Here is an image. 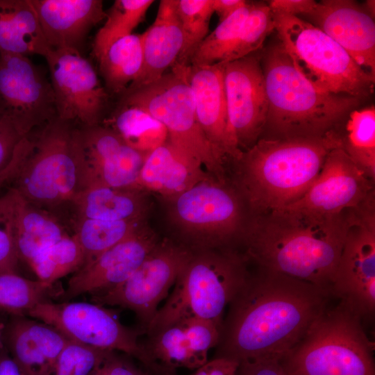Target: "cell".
<instances>
[{
    "mask_svg": "<svg viewBox=\"0 0 375 375\" xmlns=\"http://www.w3.org/2000/svg\"><path fill=\"white\" fill-rule=\"evenodd\" d=\"M177 2L178 0L160 1L153 23L143 33L142 70L127 89H135L156 81L176 62L183 46Z\"/></svg>",
    "mask_w": 375,
    "mask_h": 375,
    "instance_id": "cell-24",
    "label": "cell"
},
{
    "mask_svg": "<svg viewBox=\"0 0 375 375\" xmlns=\"http://www.w3.org/2000/svg\"><path fill=\"white\" fill-rule=\"evenodd\" d=\"M69 339L44 322L12 316L4 326L3 343L22 375H54L58 358Z\"/></svg>",
    "mask_w": 375,
    "mask_h": 375,
    "instance_id": "cell-21",
    "label": "cell"
},
{
    "mask_svg": "<svg viewBox=\"0 0 375 375\" xmlns=\"http://www.w3.org/2000/svg\"><path fill=\"white\" fill-rule=\"evenodd\" d=\"M261 65L268 101L262 138L323 136L338 130L360 102L315 88L296 70L279 41L261 54Z\"/></svg>",
    "mask_w": 375,
    "mask_h": 375,
    "instance_id": "cell-5",
    "label": "cell"
},
{
    "mask_svg": "<svg viewBox=\"0 0 375 375\" xmlns=\"http://www.w3.org/2000/svg\"><path fill=\"white\" fill-rule=\"evenodd\" d=\"M189 66L174 63L156 81L121 94L120 102L138 107L167 132V139L194 157L210 176L225 182L226 160L207 140L198 123Z\"/></svg>",
    "mask_w": 375,
    "mask_h": 375,
    "instance_id": "cell-9",
    "label": "cell"
},
{
    "mask_svg": "<svg viewBox=\"0 0 375 375\" xmlns=\"http://www.w3.org/2000/svg\"><path fill=\"white\" fill-rule=\"evenodd\" d=\"M192 250L169 240L158 242L124 283L94 294L99 305L118 306L133 311L145 330L188 260Z\"/></svg>",
    "mask_w": 375,
    "mask_h": 375,
    "instance_id": "cell-13",
    "label": "cell"
},
{
    "mask_svg": "<svg viewBox=\"0 0 375 375\" xmlns=\"http://www.w3.org/2000/svg\"><path fill=\"white\" fill-rule=\"evenodd\" d=\"M224 63L190 65L188 80L193 93L196 116L207 140L227 160H237L242 152L233 144L228 131L224 83Z\"/></svg>",
    "mask_w": 375,
    "mask_h": 375,
    "instance_id": "cell-20",
    "label": "cell"
},
{
    "mask_svg": "<svg viewBox=\"0 0 375 375\" xmlns=\"http://www.w3.org/2000/svg\"><path fill=\"white\" fill-rule=\"evenodd\" d=\"M247 2L244 0H212V6L220 23L245 6Z\"/></svg>",
    "mask_w": 375,
    "mask_h": 375,
    "instance_id": "cell-48",
    "label": "cell"
},
{
    "mask_svg": "<svg viewBox=\"0 0 375 375\" xmlns=\"http://www.w3.org/2000/svg\"><path fill=\"white\" fill-rule=\"evenodd\" d=\"M341 146L338 130L317 138H261L233 162L234 188L251 215L283 209L307 192L328 153Z\"/></svg>",
    "mask_w": 375,
    "mask_h": 375,
    "instance_id": "cell-4",
    "label": "cell"
},
{
    "mask_svg": "<svg viewBox=\"0 0 375 375\" xmlns=\"http://www.w3.org/2000/svg\"><path fill=\"white\" fill-rule=\"evenodd\" d=\"M373 192L374 182L338 147L328 153L307 192L282 210L311 216L335 215L356 208Z\"/></svg>",
    "mask_w": 375,
    "mask_h": 375,
    "instance_id": "cell-17",
    "label": "cell"
},
{
    "mask_svg": "<svg viewBox=\"0 0 375 375\" xmlns=\"http://www.w3.org/2000/svg\"><path fill=\"white\" fill-rule=\"evenodd\" d=\"M224 63L229 135L233 146L243 152L261 138L267 117L261 56L255 52Z\"/></svg>",
    "mask_w": 375,
    "mask_h": 375,
    "instance_id": "cell-16",
    "label": "cell"
},
{
    "mask_svg": "<svg viewBox=\"0 0 375 375\" xmlns=\"http://www.w3.org/2000/svg\"><path fill=\"white\" fill-rule=\"evenodd\" d=\"M5 324L2 322H0V351L3 347V332L4 329Z\"/></svg>",
    "mask_w": 375,
    "mask_h": 375,
    "instance_id": "cell-51",
    "label": "cell"
},
{
    "mask_svg": "<svg viewBox=\"0 0 375 375\" xmlns=\"http://www.w3.org/2000/svg\"><path fill=\"white\" fill-rule=\"evenodd\" d=\"M85 262L83 249L74 236L62 238L40 252L28 265L38 280L53 285Z\"/></svg>",
    "mask_w": 375,
    "mask_h": 375,
    "instance_id": "cell-35",
    "label": "cell"
},
{
    "mask_svg": "<svg viewBox=\"0 0 375 375\" xmlns=\"http://www.w3.org/2000/svg\"><path fill=\"white\" fill-rule=\"evenodd\" d=\"M153 3V0L115 1L106 11L105 23L94 38L93 52L96 58L115 41L132 34Z\"/></svg>",
    "mask_w": 375,
    "mask_h": 375,
    "instance_id": "cell-36",
    "label": "cell"
},
{
    "mask_svg": "<svg viewBox=\"0 0 375 375\" xmlns=\"http://www.w3.org/2000/svg\"><path fill=\"white\" fill-rule=\"evenodd\" d=\"M243 253L231 248L192 250L165 303L147 326V335L189 317L222 328L225 308L250 273Z\"/></svg>",
    "mask_w": 375,
    "mask_h": 375,
    "instance_id": "cell-6",
    "label": "cell"
},
{
    "mask_svg": "<svg viewBox=\"0 0 375 375\" xmlns=\"http://www.w3.org/2000/svg\"><path fill=\"white\" fill-rule=\"evenodd\" d=\"M0 115L24 137L57 117L50 81L27 56L0 52Z\"/></svg>",
    "mask_w": 375,
    "mask_h": 375,
    "instance_id": "cell-15",
    "label": "cell"
},
{
    "mask_svg": "<svg viewBox=\"0 0 375 375\" xmlns=\"http://www.w3.org/2000/svg\"><path fill=\"white\" fill-rule=\"evenodd\" d=\"M51 50L30 0H0V52L45 57Z\"/></svg>",
    "mask_w": 375,
    "mask_h": 375,
    "instance_id": "cell-27",
    "label": "cell"
},
{
    "mask_svg": "<svg viewBox=\"0 0 375 375\" xmlns=\"http://www.w3.org/2000/svg\"><path fill=\"white\" fill-rule=\"evenodd\" d=\"M312 24L340 45L366 72L375 76V23L351 0H323L305 15Z\"/></svg>",
    "mask_w": 375,
    "mask_h": 375,
    "instance_id": "cell-19",
    "label": "cell"
},
{
    "mask_svg": "<svg viewBox=\"0 0 375 375\" xmlns=\"http://www.w3.org/2000/svg\"><path fill=\"white\" fill-rule=\"evenodd\" d=\"M53 285L26 278L17 272H0V311L12 316L28 315L39 303L51 300Z\"/></svg>",
    "mask_w": 375,
    "mask_h": 375,
    "instance_id": "cell-34",
    "label": "cell"
},
{
    "mask_svg": "<svg viewBox=\"0 0 375 375\" xmlns=\"http://www.w3.org/2000/svg\"><path fill=\"white\" fill-rule=\"evenodd\" d=\"M148 153L124 142L92 167L90 170L92 183L119 189H138V181Z\"/></svg>",
    "mask_w": 375,
    "mask_h": 375,
    "instance_id": "cell-33",
    "label": "cell"
},
{
    "mask_svg": "<svg viewBox=\"0 0 375 375\" xmlns=\"http://www.w3.org/2000/svg\"><path fill=\"white\" fill-rule=\"evenodd\" d=\"M147 335L144 345L148 355L170 375L177 368L195 370L206 363L194 351L181 322Z\"/></svg>",
    "mask_w": 375,
    "mask_h": 375,
    "instance_id": "cell-31",
    "label": "cell"
},
{
    "mask_svg": "<svg viewBox=\"0 0 375 375\" xmlns=\"http://www.w3.org/2000/svg\"><path fill=\"white\" fill-rule=\"evenodd\" d=\"M0 375H22L18 366L4 346L0 351Z\"/></svg>",
    "mask_w": 375,
    "mask_h": 375,
    "instance_id": "cell-49",
    "label": "cell"
},
{
    "mask_svg": "<svg viewBox=\"0 0 375 375\" xmlns=\"http://www.w3.org/2000/svg\"><path fill=\"white\" fill-rule=\"evenodd\" d=\"M363 9L369 14L372 18L374 19L375 15V1L374 0H367L362 6Z\"/></svg>",
    "mask_w": 375,
    "mask_h": 375,
    "instance_id": "cell-50",
    "label": "cell"
},
{
    "mask_svg": "<svg viewBox=\"0 0 375 375\" xmlns=\"http://www.w3.org/2000/svg\"><path fill=\"white\" fill-rule=\"evenodd\" d=\"M331 294L311 283L262 269L228 304L215 358L281 360L328 307Z\"/></svg>",
    "mask_w": 375,
    "mask_h": 375,
    "instance_id": "cell-1",
    "label": "cell"
},
{
    "mask_svg": "<svg viewBox=\"0 0 375 375\" xmlns=\"http://www.w3.org/2000/svg\"><path fill=\"white\" fill-rule=\"evenodd\" d=\"M274 30L272 12L268 4L251 2L249 13L240 34L223 62L235 60L257 52Z\"/></svg>",
    "mask_w": 375,
    "mask_h": 375,
    "instance_id": "cell-39",
    "label": "cell"
},
{
    "mask_svg": "<svg viewBox=\"0 0 375 375\" xmlns=\"http://www.w3.org/2000/svg\"><path fill=\"white\" fill-rule=\"evenodd\" d=\"M332 297L361 317L375 310V196L351 209L350 224L331 286Z\"/></svg>",
    "mask_w": 375,
    "mask_h": 375,
    "instance_id": "cell-12",
    "label": "cell"
},
{
    "mask_svg": "<svg viewBox=\"0 0 375 375\" xmlns=\"http://www.w3.org/2000/svg\"><path fill=\"white\" fill-rule=\"evenodd\" d=\"M177 12L183 33V46L175 63L188 65L208 35L214 13L212 0H178Z\"/></svg>",
    "mask_w": 375,
    "mask_h": 375,
    "instance_id": "cell-37",
    "label": "cell"
},
{
    "mask_svg": "<svg viewBox=\"0 0 375 375\" xmlns=\"http://www.w3.org/2000/svg\"><path fill=\"white\" fill-rule=\"evenodd\" d=\"M351 214L349 209L319 217L281 209L251 215L240 239L243 254L260 269L311 283L331 294Z\"/></svg>",
    "mask_w": 375,
    "mask_h": 375,
    "instance_id": "cell-2",
    "label": "cell"
},
{
    "mask_svg": "<svg viewBox=\"0 0 375 375\" xmlns=\"http://www.w3.org/2000/svg\"><path fill=\"white\" fill-rule=\"evenodd\" d=\"M15 192V244L19 260L29 265L44 249L73 233L60 217Z\"/></svg>",
    "mask_w": 375,
    "mask_h": 375,
    "instance_id": "cell-25",
    "label": "cell"
},
{
    "mask_svg": "<svg viewBox=\"0 0 375 375\" xmlns=\"http://www.w3.org/2000/svg\"><path fill=\"white\" fill-rule=\"evenodd\" d=\"M101 124L116 132L132 147L149 153L167 139L165 128L142 109L119 101Z\"/></svg>",
    "mask_w": 375,
    "mask_h": 375,
    "instance_id": "cell-29",
    "label": "cell"
},
{
    "mask_svg": "<svg viewBox=\"0 0 375 375\" xmlns=\"http://www.w3.org/2000/svg\"><path fill=\"white\" fill-rule=\"evenodd\" d=\"M24 138L11 122L0 115V189L15 149Z\"/></svg>",
    "mask_w": 375,
    "mask_h": 375,
    "instance_id": "cell-43",
    "label": "cell"
},
{
    "mask_svg": "<svg viewBox=\"0 0 375 375\" xmlns=\"http://www.w3.org/2000/svg\"><path fill=\"white\" fill-rule=\"evenodd\" d=\"M44 58L57 117L80 126L101 124L108 92L91 62L74 49L51 50Z\"/></svg>",
    "mask_w": 375,
    "mask_h": 375,
    "instance_id": "cell-14",
    "label": "cell"
},
{
    "mask_svg": "<svg viewBox=\"0 0 375 375\" xmlns=\"http://www.w3.org/2000/svg\"><path fill=\"white\" fill-rule=\"evenodd\" d=\"M158 243L144 227L74 272L62 299H71L85 293H99L126 281L140 266Z\"/></svg>",
    "mask_w": 375,
    "mask_h": 375,
    "instance_id": "cell-18",
    "label": "cell"
},
{
    "mask_svg": "<svg viewBox=\"0 0 375 375\" xmlns=\"http://www.w3.org/2000/svg\"><path fill=\"white\" fill-rule=\"evenodd\" d=\"M344 132L338 130L341 148L370 181H375V108L353 110L346 118Z\"/></svg>",
    "mask_w": 375,
    "mask_h": 375,
    "instance_id": "cell-30",
    "label": "cell"
},
{
    "mask_svg": "<svg viewBox=\"0 0 375 375\" xmlns=\"http://www.w3.org/2000/svg\"><path fill=\"white\" fill-rule=\"evenodd\" d=\"M210 176L199 161L167 139L147 156L137 188L170 199Z\"/></svg>",
    "mask_w": 375,
    "mask_h": 375,
    "instance_id": "cell-23",
    "label": "cell"
},
{
    "mask_svg": "<svg viewBox=\"0 0 375 375\" xmlns=\"http://www.w3.org/2000/svg\"><path fill=\"white\" fill-rule=\"evenodd\" d=\"M272 15L279 42L294 68L315 88L359 99L373 92L375 76L364 71L328 35L298 16Z\"/></svg>",
    "mask_w": 375,
    "mask_h": 375,
    "instance_id": "cell-8",
    "label": "cell"
},
{
    "mask_svg": "<svg viewBox=\"0 0 375 375\" xmlns=\"http://www.w3.org/2000/svg\"><path fill=\"white\" fill-rule=\"evenodd\" d=\"M112 351L69 340L58 358L54 375H93Z\"/></svg>",
    "mask_w": 375,
    "mask_h": 375,
    "instance_id": "cell-40",
    "label": "cell"
},
{
    "mask_svg": "<svg viewBox=\"0 0 375 375\" xmlns=\"http://www.w3.org/2000/svg\"><path fill=\"white\" fill-rule=\"evenodd\" d=\"M15 192L0 197V272H17L19 259L15 244Z\"/></svg>",
    "mask_w": 375,
    "mask_h": 375,
    "instance_id": "cell-41",
    "label": "cell"
},
{
    "mask_svg": "<svg viewBox=\"0 0 375 375\" xmlns=\"http://www.w3.org/2000/svg\"><path fill=\"white\" fill-rule=\"evenodd\" d=\"M146 206L141 190L113 188L94 183L73 203L74 226L82 218L142 221Z\"/></svg>",
    "mask_w": 375,
    "mask_h": 375,
    "instance_id": "cell-26",
    "label": "cell"
},
{
    "mask_svg": "<svg viewBox=\"0 0 375 375\" xmlns=\"http://www.w3.org/2000/svg\"><path fill=\"white\" fill-rule=\"evenodd\" d=\"M179 322L183 325L194 351L206 362L209 350L218 344L221 328L212 322L198 317H189Z\"/></svg>",
    "mask_w": 375,
    "mask_h": 375,
    "instance_id": "cell-42",
    "label": "cell"
},
{
    "mask_svg": "<svg viewBox=\"0 0 375 375\" xmlns=\"http://www.w3.org/2000/svg\"><path fill=\"white\" fill-rule=\"evenodd\" d=\"M236 375H288L281 360L260 358L239 362Z\"/></svg>",
    "mask_w": 375,
    "mask_h": 375,
    "instance_id": "cell-45",
    "label": "cell"
},
{
    "mask_svg": "<svg viewBox=\"0 0 375 375\" xmlns=\"http://www.w3.org/2000/svg\"><path fill=\"white\" fill-rule=\"evenodd\" d=\"M251 2L220 22L208 35L193 55L190 65H212L223 62L234 45L249 13Z\"/></svg>",
    "mask_w": 375,
    "mask_h": 375,
    "instance_id": "cell-38",
    "label": "cell"
},
{
    "mask_svg": "<svg viewBox=\"0 0 375 375\" xmlns=\"http://www.w3.org/2000/svg\"><path fill=\"white\" fill-rule=\"evenodd\" d=\"M30 1L51 50L80 51L90 31L106 17L101 0Z\"/></svg>",
    "mask_w": 375,
    "mask_h": 375,
    "instance_id": "cell-22",
    "label": "cell"
},
{
    "mask_svg": "<svg viewBox=\"0 0 375 375\" xmlns=\"http://www.w3.org/2000/svg\"><path fill=\"white\" fill-rule=\"evenodd\" d=\"M346 301L327 307L281 360L288 375H375L374 343Z\"/></svg>",
    "mask_w": 375,
    "mask_h": 375,
    "instance_id": "cell-7",
    "label": "cell"
},
{
    "mask_svg": "<svg viewBox=\"0 0 375 375\" xmlns=\"http://www.w3.org/2000/svg\"><path fill=\"white\" fill-rule=\"evenodd\" d=\"M316 3L313 0H272L267 4L272 12L297 16L311 12Z\"/></svg>",
    "mask_w": 375,
    "mask_h": 375,
    "instance_id": "cell-46",
    "label": "cell"
},
{
    "mask_svg": "<svg viewBox=\"0 0 375 375\" xmlns=\"http://www.w3.org/2000/svg\"><path fill=\"white\" fill-rule=\"evenodd\" d=\"M78 130L56 117L33 131L17 144L3 181V187L67 224L75 199L92 184Z\"/></svg>",
    "mask_w": 375,
    "mask_h": 375,
    "instance_id": "cell-3",
    "label": "cell"
},
{
    "mask_svg": "<svg viewBox=\"0 0 375 375\" xmlns=\"http://www.w3.org/2000/svg\"><path fill=\"white\" fill-rule=\"evenodd\" d=\"M239 362L225 358H215L195 369L191 375H236Z\"/></svg>",
    "mask_w": 375,
    "mask_h": 375,
    "instance_id": "cell-47",
    "label": "cell"
},
{
    "mask_svg": "<svg viewBox=\"0 0 375 375\" xmlns=\"http://www.w3.org/2000/svg\"><path fill=\"white\" fill-rule=\"evenodd\" d=\"M93 375H156L142 369L125 356L112 351Z\"/></svg>",
    "mask_w": 375,
    "mask_h": 375,
    "instance_id": "cell-44",
    "label": "cell"
},
{
    "mask_svg": "<svg viewBox=\"0 0 375 375\" xmlns=\"http://www.w3.org/2000/svg\"><path fill=\"white\" fill-rule=\"evenodd\" d=\"M97 59L108 92L121 95L142 70L143 33H132L115 41Z\"/></svg>",
    "mask_w": 375,
    "mask_h": 375,
    "instance_id": "cell-28",
    "label": "cell"
},
{
    "mask_svg": "<svg viewBox=\"0 0 375 375\" xmlns=\"http://www.w3.org/2000/svg\"><path fill=\"white\" fill-rule=\"evenodd\" d=\"M28 315L55 327L69 340L98 349L122 351L138 359L155 374L163 375L162 369L151 359L144 344L138 340L144 331L125 326L114 312L99 304L47 300L33 308Z\"/></svg>",
    "mask_w": 375,
    "mask_h": 375,
    "instance_id": "cell-11",
    "label": "cell"
},
{
    "mask_svg": "<svg viewBox=\"0 0 375 375\" xmlns=\"http://www.w3.org/2000/svg\"><path fill=\"white\" fill-rule=\"evenodd\" d=\"M170 200L171 219L190 249L230 248L241 239L245 205L226 181L210 176Z\"/></svg>",
    "mask_w": 375,
    "mask_h": 375,
    "instance_id": "cell-10",
    "label": "cell"
},
{
    "mask_svg": "<svg viewBox=\"0 0 375 375\" xmlns=\"http://www.w3.org/2000/svg\"><path fill=\"white\" fill-rule=\"evenodd\" d=\"M142 228V221L82 218L74 224L73 235L83 249L85 265Z\"/></svg>",
    "mask_w": 375,
    "mask_h": 375,
    "instance_id": "cell-32",
    "label": "cell"
}]
</instances>
